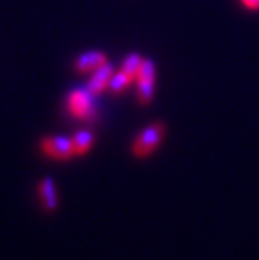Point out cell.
Returning <instances> with one entry per match:
<instances>
[{
	"label": "cell",
	"instance_id": "8992f818",
	"mask_svg": "<svg viewBox=\"0 0 259 260\" xmlns=\"http://www.w3.org/2000/svg\"><path fill=\"white\" fill-rule=\"evenodd\" d=\"M39 195H41V202L44 205V208L49 210V212L57 207V190L51 178H46L41 181Z\"/></svg>",
	"mask_w": 259,
	"mask_h": 260
},
{
	"label": "cell",
	"instance_id": "6da1fadb",
	"mask_svg": "<svg viewBox=\"0 0 259 260\" xmlns=\"http://www.w3.org/2000/svg\"><path fill=\"white\" fill-rule=\"evenodd\" d=\"M165 133V126L162 123H155L152 126H148L145 131H141V135L136 138L133 143V153L135 156H147L150 154L153 149L158 146L160 140H162Z\"/></svg>",
	"mask_w": 259,
	"mask_h": 260
},
{
	"label": "cell",
	"instance_id": "277c9868",
	"mask_svg": "<svg viewBox=\"0 0 259 260\" xmlns=\"http://www.w3.org/2000/svg\"><path fill=\"white\" fill-rule=\"evenodd\" d=\"M113 76V69L111 66H109L108 62L101 64L100 68L93 71V76L90 82H88V91H90L91 94H98L101 92L103 89H106L108 84H109V79H111Z\"/></svg>",
	"mask_w": 259,
	"mask_h": 260
},
{
	"label": "cell",
	"instance_id": "3957f363",
	"mask_svg": "<svg viewBox=\"0 0 259 260\" xmlns=\"http://www.w3.org/2000/svg\"><path fill=\"white\" fill-rule=\"evenodd\" d=\"M69 109L78 118H91L95 114L90 91H74L69 96Z\"/></svg>",
	"mask_w": 259,
	"mask_h": 260
},
{
	"label": "cell",
	"instance_id": "7a4b0ae2",
	"mask_svg": "<svg viewBox=\"0 0 259 260\" xmlns=\"http://www.w3.org/2000/svg\"><path fill=\"white\" fill-rule=\"evenodd\" d=\"M42 149L46 151L49 156L56 158V159H68L71 158L74 153V146H73V140L64 136H52V138H46L42 141Z\"/></svg>",
	"mask_w": 259,
	"mask_h": 260
},
{
	"label": "cell",
	"instance_id": "ba28073f",
	"mask_svg": "<svg viewBox=\"0 0 259 260\" xmlns=\"http://www.w3.org/2000/svg\"><path fill=\"white\" fill-rule=\"evenodd\" d=\"M140 66H141V59L138 54H130V56L125 59L123 66H121V71L130 77V81H133L136 79V76H138Z\"/></svg>",
	"mask_w": 259,
	"mask_h": 260
},
{
	"label": "cell",
	"instance_id": "5b68a950",
	"mask_svg": "<svg viewBox=\"0 0 259 260\" xmlns=\"http://www.w3.org/2000/svg\"><path fill=\"white\" fill-rule=\"evenodd\" d=\"M104 62H106V57H104L103 52H98V51L86 52L76 60V69H78L79 73H90V71L98 69Z\"/></svg>",
	"mask_w": 259,
	"mask_h": 260
},
{
	"label": "cell",
	"instance_id": "8fae6325",
	"mask_svg": "<svg viewBox=\"0 0 259 260\" xmlns=\"http://www.w3.org/2000/svg\"><path fill=\"white\" fill-rule=\"evenodd\" d=\"M153 76H155V68H153L152 60H141V66H140L138 76H136V81H140V79H153Z\"/></svg>",
	"mask_w": 259,
	"mask_h": 260
},
{
	"label": "cell",
	"instance_id": "7c38bea8",
	"mask_svg": "<svg viewBox=\"0 0 259 260\" xmlns=\"http://www.w3.org/2000/svg\"><path fill=\"white\" fill-rule=\"evenodd\" d=\"M242 4L249 9H259V0H242Z\"/></svg>",
	"mask_w": 259,
	"mask_h": 260
},
{
	"label": "cell",
	"instance_id": "52a82bcc",
	"mask_svg": "<svg viewBox=\"0 0 259 260\" xmlns=\"http://www.w3.org/2000/svg\"><path fill=\"white\" fill-rule=\"evenodd\" d=\"M93 140H95V136H93V133L88 131V129H82L79 133H76L74 138H73L74 153L76 154H84L88 149L91 148Z\"/></svg>",
	"mask_w": 259,
	"mask_h": 260
},
{
	"label": "cell",
	"instance_id": "9c48e42d",
	"mask_svg": "<svg viewBox=\"0 0 259 260\" xmlns=\"http://www.w3.org/2000/svg\"><path fill=\"white\" fill-rule=\"evenodd\" d=\"M130 77L126 76L123 71H120L118 74H114V76H111V79H109V84H108V87H109V91L111 92H114V94H118V92H121L125 89L126 86L130 84Z\"/></svg>",
	"mask_w": 259,
	"mask_h": 260
},
{
	"label": "cell",
	"instance_id": "30bf717a",
	"mask_svg": "<svg viewBox=\"0 0 259 260\" xmlns=\"http://www.w3.org/2000/svg\"><path fill=\"white\" fill-rule=\"evenodd\" d=\"M153 96V79H140L138 81V99L140 103L147 104L152 101Z\"/></svg>",
	"mask_w": 259,
	"mask_h": 260
}]
</instances>
